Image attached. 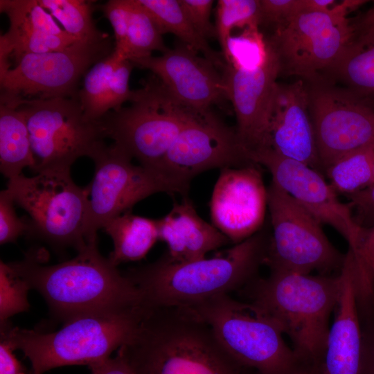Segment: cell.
Instances as JSON below:
<instances>
[{"label":"cell","instance_id":"6da1fadb","mask_svg":"<svg viewBox=\"0 0 374 374\" xmlns=\"http://www.w3.org/2000/svg\"><path fill=\"white\" fill-rule=\"evenodd\" d=\"M271 234L261 229L212 258L174 262L165 254L155 262L130 269L127 276L148 308H188L244 287L265 265Z\"/></svg>","mask_w":374,"mask_h":374},{"label":"cell","instance_id":"d6986e66","mask_svg":"<svg viewBox=\"0 0 374 374\" xmlns=\"http://www.w3.org/2000/svg\"><path fill=\"white\" fill-rule=\"evenodd\" d=\"M280 74L279 62L271 46L266 62L256 69L227 65L223 69L226 97L236 116L235 130L249 157L265 145L271 103Z\"/></svg>","mask_w":374,"mask_h":374},{"label":"cell","instance_id":"cb8c5ba5","mask_svg":"<svg viewBox=\"0 0 374 374\" xmlns=\"http://www.w3.org/2000/svg\"><path fill=\"white\" fill-rule=\"evenodd\" d=\"M344 87L374 108V29L353 37L326 79Z\"/></svg>","mask_w":374,"mask_h":374},{"label":"cell","instance_id":"ab89813d","mask_svg":"<svg viewBox=\"0 0 374 374\" xmlns=\"http://www.w3.org/2000/svg\"><path fill=\"white\" fill-rule=\"evenodd\" d=\"M14 348L5 339L1 338L0 374H29L26 367L16 358Z\"/></svg>","mask_w":374,"mask_h":374},{"label":"cell","instance_id":"8992f818","mask_svg":"<svg viewBox=\"0 0 374 374\" xmlns=\"http://www.w3.org/2000/svg\"><path fill=\"white\" fill-rule=\"evenodd\" d=\"M130 102L100 121L105 136L140 165L162 170L168 150L195 110L175 100L159 80L134 91Z\"/></svg>","mask_w":374,"mask_h":374},{"label":"cell","instance_id":"5bb4252c","mask_svg":"<svg viewBox=\"0 0 374 374\" xmlns=\"http://www.w3.org/2000/svg\"><path fill=\"white\" fill-rule=\"evenodd\" d=\"M113 49L109 37L76 42L60 51L22 55L15 60L13 68L0 74L1 90L27 99L78 98L80 78Z\"/></svg>","mask_w":374,"mask_h":374},{"label":"cell","instance_id":"30bf717a","mask_svg":"<svg viewBox=\"0 0 374 374\" xmlns=\"http://www.w3.org/2000/svg\"><path fill=\"white\" fill-rule=\"evenodd\" d=\"M353 8L352 0H344L328 12H304L276 28L267 39L280 74L297 76L306 83L324 80L353 37L347 18Z\"/></svg>","mask_w":374,"mask_h":374},{"label":"cell","instance_id":"8fae6325","mask_svg":"<svg viewBox=\"0 0 374 374\" xmlns=\"http://www.w3.org/2000/svg\"><path fill=\"white\" fill-rule=\"evenodd\" d=\"M23 111L29 132L35 174L70 170L81 157L92 158L105 144L101 123L87 120L78 98L27 99Z\"/></svg>","mask_w":374,"mask_h":374},{"label":"cell","instance_id":"f1b7e54d","mask_svg":"<svg viewBox=\"0 0 374 374\" xmlns=\"http://www.w3.org/2000/svg\"><path fill=\"white\" fill-rule=\"evenodd\" d=\"M70 36L79 42H93L109 37L100 31L92 17L93 1L85 0H37Z\"/></svg>","mask_w":374,"mask_h":374},{"label":"cell","instance_id":"d590c367","mask_svg":"<svg viewBox=\"0 0 374 374\" xmlns=\"http://www.w3.org/2000/svg\"><path fill=\"white\" fill-rule=\"evenodd\" d=\"M131 2L132 0H109L100 6L113 28L115 39L113 52L117 55L121 53L125 45Z\"/></svg>","mask_w":374,"mask_h":374},{"label":"cell","instance_id":"7c38bea8","mask_svg":"<svg viewBox=\"0 0 374 374\" xmlns=\"http://www.w3.org/2000/svg\"><path fill=\"white\" fill-rule=\"evenodd\" d=\"M267 208L272 234L265 265L270 271L341 273L346 254L330 243L312 214L272 182L267 188Z\"/></svg>","mask_w":374,"mask_h":374},{"label":"cell","instance_id":"9c48e42d","mask_svg":"<svg viewBox=\"0 0 374 374\" xmlns=\"http://www.w3.org/2000/svg\"><path fill=\"white\" fill-rule=\"evenodd\" d=\"M91 159L95 164L94 176L85 187L87 242L98 240V229L152 194L187 196L189 184L162 170L134 165L132 158L114 143L103 145Z\"/></svg>","mask_w":374,"mask_h":374},{"label":"cell","instance_id":"7402d4cb","mask_svg":"<svg viewBox=\"0 0 374 374\" xmlns=\"http://www.w3.org/2000/svg\"><path fill=\"white\" fill-rule=\"evenodd\" d=\"M134 66L130 61L118 59L112 51L90 68L78 95L87 120L100 121L109 112L132 100L134 91L130 89L129 81Z\"/></svg>","mask_w":374,"mask_h":374},{"label":"cell","instance_id":"8d00e7d4","mask_svg":"<svg viewBox=\"0 0 374 374\" xmlns=\"http://www.w3.org/2000/svg\"><path fill=\"white\" fill-rule=\"evenodd\" d=\"M197 31L205 39L217 37L215 25L211 21L213 0H179Z\"/></svg>","mask_w":374,"mask_h":374},{"label":"cell","instance_id":"52a82bcc","mask_svg":"<svg viewBox=\"0 0 374 374\" xmlns=\"http://www.w3.org/2000/svg\"><path fill=\"white\" fill-rule=\"evenodd\" d=\"M6 190L29 215L28 236L77 251L87 243V190L75 184L70 170H46L30 177L21 174L8 180Z\"/></svg>","mask_w":374,"mask_h":374},{"label":"cell","instance_id":"4316f807","mask_svg":"<svg viewBox=\"0 0 374 374\" xmlns=\"http://www.w3.org/2000/svg\"><path fill=\"white\" fill-rule=\"evenodd\" d=\"M162 32L151 14L139 0H132L124 47L120 60H136L152 56L154 51L162 53L168 51Z\"/></svg>","mask_w":374,"mask_h":374},{"label":"cell","instance_id":"ffe728a7","mask_svg":"<svg viewBox=\"0 0 374 374\" xmlns=\"http://www.w3.org/2000/svg\"><path fill=\"white\" fill-rule=\"evenodd\" d=\"M277 154L323 170L309 111L307 83H276L271 103L265 145ZM261 149V150H262Z\"/></svg>","mask_w":374,"mask_h":374},{"label":"cell","instance_id":"2e32d148","mask_svg":"<svg viewBox=\"0 0 374 374\" xmlns=\"http://www.w3.org/2000/svg\"><path fill=\"white\" fill-rule=\"evenodd\" d=\"M251 160L267 168L272 183L290 195L321 224L334 228L355 247L362 227L354 220L348 204L342 203L337 193L320 172L299 161L283 157L269 149L249 154Z\"/></svg>","mask_w":374,"mask_h":374},{"label":"cell","instance_id":"5b68a950","mask_svg":"<svg viewBox=\"0 0 374 374\" xmlns=\"http://www.w3.org/2000/svg\"><path fill=\"white\" fill-rule=\"evenodd\" d=\"M147 308L84 314L64 322L57 331L45 332L1 323V338L21 350L32 365L33 374L69 365H88L110 357L135 333Z\"/></svg>","mask_w":374,"mask_h":374},{"label":"cell","instance_id":"3957f363","mask_svg":"<svg viewBox=\"0 0 374 374\" xmlns=\"http://www.w3.org/2000/svg\"><path fill=\"white\" fill-rule=\"evenodd\" d=\"M8 265L29 289L41 294L54 317L64 322L84 314L143 305L130 279L100 254L98 240L57 265H42L30 253Z\"/></svg>","mask_w":374,"mask_h":374},{"label":"cell","instance_id":"83f0119b","mask_svg":"<svg viewBox=\"0 0 374 374\" xmlns=\"http://www.w3.org/2000/svg\"><path fill=\"white\" fill-rule=\"evenodd\" d=\"M373 145L341 157L325 170L337 193L346 196L373 184Z\"/></svg>","mask_w":374,"mask_h":374},{"label":"cell","instance_id":"f6af8a7d","mask_svg":"<svg viewBox=\"0 0 374 374\" xmlns=\"http://www.w3.org/2000/svg\"><path fill=\"white\" fill-rule=\"evenodd\" d=\"M29 374H33V373H32V371H31V370L30 371V373H29Z\"/></svg>","mask_w":374,"mask_h":374},{"label":"cell","instance_id":"f35d334b","mask_svg":"<svg viewBox=\"0 0 374 374\" xmlns=\"http://www.w3.org/2000/svg\"><path fill=\"white\" fill-rule=\"evenodd\" d=\"M89 367L91 374H135L125 357L119 351L114 358L108 357Z\"/></svg>","mask_w":374,"mask_h":374},{"label":"cell","instance_id":"e0dca14e","mask_svg":"<svg viewBox=\"0 0 374 374\" xmlns=\"http://www.w3.org/2000/svg\"><path fill=\"white\" fill-rule=\"evenodd\" d=\"M267 208L258 164L221 169L210 202L213 225L234 244L262 229Z\"/></svg>","mask_w":374,"mask_h":374},{"label":"cell","instance_id":"1f68e13d","mask_svg":"<svg viewBox=\"0 0 374 374\" xmlns=\"http://www.w3.org/2000/svg\"><path fill=\"white\" fill-rule=\"evenodd\" d=\"M351 249L355 255L356 288L374 292V225L369 228L362 227L357 244Z\"/></svg>","mask_w":374,"mask_h":374},{"label":"cell","instance_id":"277c9868","mask_svg":"<svg viewBox=\"0 0 374 374\" xmlns=\"http://www.w3.org/2000/svg\"><path fill=\"white\" fill-rule=\"evenodd\" d=\"M338 276L270 271L244 290L249 303L290 337L299 356L324 361L328 322L342 290Z\"/></svg>","mask_w":374,"mask_h":374},{"label":"cell","instance_id":"ee69618b","mask_svg":"<svg viewBox=\"0 0 374 374\" xmlns=\"http://www.w3.org/2000/svg\"><path fill=\"white\" fill-rule=\"evenodd\" d=\"M373 175H374V145H373ZM373 185H374V181H373Z\"/></svg>","mask_w":374,"mask_h":374},{"label":"cell","instance_id":"b9f144b4","mask_svg":"<svg viewBox=\"0 0 374 374\" xmlns=\"http://www.w3.org/2000/svg\"><path fill=\"white\" fill-rule=\"evenodd\" d=\"M351 24L354 31L374 29V4Z\"/></svg>","mask_w":374,"mask_h":374},{"label":"cell","instance_id":"484cf974","mask_svg":"<svg viewBox=\"0 0 374 374\" xmlns=\"http://www.w3.org/2000/svg\"><path fill=\"white\" fill-rule=\"evenodd\" d=\"M151 14L163 34L170 33L177 36L183 44L223 69L226 66L222 53L215 51L193 26L179 0H139Z\"/></svg>","mask_w":374,"mask_h":374},{"label":"cell","instance_id":"60d3db41","mask_svg":"<svg viewBox=\"0 0 374 374\" xmlns=\"http://www.w3.org/2000/svg\"><path fill=\"white\" fill-rule=\"evenodd\" d=\"M297 356V362L288 374H327L324 361H317Z\"/></svg>","mask_w":374,"mask_h":374},{"label":"cell","instance_id":"7bdbcfd3","mask_svg":"<svg viewBox=\"0 0 374 374\" xmlns=\"http://www.w3.org/2000/svg\"><path fill=\"white\" fill-rule=\"evenodd\" d=\"M353 256V252L352 251V256L351 258ZM352 261H353V258H351V265H352ZM352 270H353V267H352ZM354 281V280H353ZM357 293V292H356ZM357 294H371V293H357ZM371 294H373V293H371Z\"/></svg>","mask_w":374,"mask_h":374},{"label":"cell","instance_id":"7a4b0ae2","mask_svg":"<svg viewBox=\"0 0 374 374\" xmlns=\"http://www.w3.org/2000/svg\"><path fill=\"white\" fill-rule=\"evenodd\" d=\"M118 351L135 374H258L236 361L211 328L186 308H148Z\"/></svg>","mask_w":374,"mask_h":374},{"label":"cell","instance_id":"ac0fdd59","mask_svg":"<svg viewBox=\"0 0 374 374\" xmlns=\"http://www.w3.org/2000/svg\"><path fill=\"white\" fill-rule=\"evenodd\" d=\"M157 76L169 94L182 105L206 111L227 99L223 73L198 52L181 44L159 56L132 61Z\"/></svg>","mask_w":374,"mask_h":374},{"label":"cell","instance_id":"d6a6232c","mask_svg":"<svg viewBox=\"0 0 374 374\" xmlns=\"http://www.w3.org/2000/svg\"><path fill=\"white\" fill-rule=\"evenodd\" d=\"M361 330L358 374H374V296L356 299Z\"/></svg>","mask_w":374,"mask_h":374},{"label":"cell","instance_id":"ba28073f","mask_svg":"<svg viewBox=\"0 0 374 374\" xmlns=\"http://www.w3.org/2000/svg\"><path fill=\"white\" fill-rule=\"evenodd\" d=\"M186 309L211 328L236 361L258 374H288L296 363L281 331L249 303L225 294Z\"/></svg>","mask_w":374,"mask_h":374},{"label":"cell","instance_id":"74e56055","mask_svg":"<svg viewBox=\"0 0 374 374\" xmlns=\"http://www.w3.org/2000/svg\"><path fill=\"white\" fill-rule=\"evenodd\" d=\"M347 203L350 208L354 220L363 228L374 225V185L360 191L348 195Z\"/></svg>","mask_w":374,"mask_h":374},{"label":"cell","instance_id":"836d02e7","mask_svg":"<svg viewBox=\"0 0 374 374\" xmlns=\"http://www.w3.org/2000/svg\"><path fill=\"white\" fill-rule=\"evenodd\" d=\"M260 25H285L299 15L308 12L307 0H260Z\"/></svg>","mask_w":374,"mask_h":374},{"label":"cell","instance_id":"603a6c76","mask_svg":"<svg viewBox=\"0 0 374 374\" xmlns=\"http://www.w3.org/2000/svg\"><path fill=\"white\" fill-rule=\"evenodd\" d=\"M22 97L1 90L0 170L8 180L35 166L25 115L20 108Z\"/></svg>","mask_w":374,"mask_h":374},{"label":"cell","instance_id":"e575fe53","mask_svg":"<svg viewBox=\"0 0 374 374\" xmlns=\"http://www.w3.org/2000/svg\"><path fill=\"white\" fill-rule=\"evenodd\" d=\"M15 202L7 192L0 193V243L15 242L23 234H26L29 224L28 220L19 218L15 211Z\"/></svg>","mask_w":374,"mask_h":374},{"label":"cell","instance_id":"d4e9b609","mask_svg":"<svg viewBox=\"0 0 374 374\" xmlns=\"http://www.w3.org/2000/svg\"><path fill=\"white\" fill-rule=\"evenodd\" d=\"M113 241L108 258L116 267L143 259L157 240V220L134 215L131 211L112 219L103 227Z\"/></svg>","mask_w":374,"mask_h":374},{"label":"cell","instance_id":"9a60e30c","mask_svg":"<svg viewBox=\"0 0 374 374\" xmlns=\"http://www.w3.org/2000/svg\"><path fill=\"white\" fill-rule=\"evenodd\" d=\"M253 164L236 130L210 110L194 111L168 150L161 170L189 184L194 177L213 168Z\"/></svg>","mask_w":374,"mask_h":374},{"label":"cell","instance_id":"4dcf8cb0","mask_svg":"<svg viewBox=\"0 0 374 374\" xmlns=\"http://www.w3.org/2000/svg\"><path fill=\"white\" fill-rule=\"evenodd\" d=\"M216 10V32L222 55L226 41L235 28L260 25V0H219Z\"/></svg>","mask_w":374,"mask_h":374},{"label":"cell","instance_id":"44dd1931","mask_svg":"<svg viewBox=\"0 0 374 374\" xmlns=\"http://www.w3.org/2000/svg\"><path fill=\"white\" fill-rule=\"evenodd\" d=\"M159 240L165 242L168 251L164 254L174 262H188L206 258L231 241L215 226L197 214L188 196L180 202H175L172 209L157 220Z\"/></svg>","mask_w":374,"mask_h":374},{"label":"cell","instance_id":"4fadbf2b","mask_svg":"<svg viewBox=\"0 0 374 374\" xmlns=\"http://www.w3.org/2000/svg\"><path fill=\"white\" fill-rule=\"evenodd\" d=\"M309 111L323 170L341 157L374 144V108L344 87L307 83Z\"/></svg>","mask_w":374,"mask_h":374},{"label":"cell","instance_id":"f546056e","mask_svg":"<svg viewBox=\"0 0 374 374\" xmlns=\"http://www.w3.org/2000/svg\"><path fill=\"white\" fill-rule=\"evenodd\" d=\"M270 46L258 26L232 33L226 41L223 57L226 65L236 69L253 70L267 60Z\"/></svg>","mask_w":374,"mask_h":374}]
</instances>
